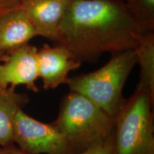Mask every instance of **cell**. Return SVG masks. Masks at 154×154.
Here are the masks:
<instances>
[{"instance_id": "1", "label": "cell", "mask_w": 154, "mask_h": 154, "mask_svg": "<svg viewBox=\"0 0 154 154\" xmlns=\"http://www.w3.org/2000/svg\"><path fill=\"white\" fill-rule=\"evenodd\" d=\"M137 29L121 0H72L55 43L80 62L96 63L105 53L134 49Z\"/></svg>"}, {"instance_id": "2", "label": "cell", "mask_w": 154, "mask_h": 154, "mask_svg": "<svg viewBox=\"0 0 154 154\" xmlns=\"http://www.w3.org/2000/svg\"><path fill=\"white\" fill-rule=\"evenodd\" d=\"M52 124L78 154L110 136L115 118L85 96L70 91L61 100L59 114Z\"/></svg>"}, {"instance_id": "3", "label": "cell", "mask_w": 154, "mask_h": 154, "mask_svg": "<svg viewBox=\"0 0 154 154\" xmlns=\"http://www.w3.org/2000/svg\"><path fill=\"white\" fill-rule=\"evenodd\" d=\"M136 64L134 49L119 51L95 72L69 78L67 84L70 91L85 96L115 118L126 99L124 85Z\"/></svg>"}, {"instance_id": "4", "label": "cell", "mask_w": 154, "mask_h": 154, "mask_svg": "<svg viewBox=\"0 0 154 154\" xmlns=\"http://www.w3.org/2000/svg\"><path fill=\"white\" fill-rule=\"evenodd\" d=\"M154 96L138 84L115 117L113 136L117 154H154Z\"/></svg>"}, {"instance_id": "5", "label": "cell", "mask_w": 154, "mask_h": 154, "mask_svg": "<svg viewBox=\"0 0 154 154\" xmlns=\"http://www.w3.org/2000/svg\"><path fill=\"white\" fill-rule=\"evenodd\" d=\"M14 143L24 151L38 154H75L64 136L54 124H44L23 110L16 116Z\"/></svg>"}, {"instance_id": "6", "label": "cell", "mask_w": 154, "mask_h": 154, "mask_svg": "<svg viewBox=\"0 0 154 154\" xmlns=\"http://www.w3.org/2000/svg\"><path fill=\"white\" fill-rule=\"evenodd\" d=\"M37 51L36 47L26 44L6 54L0 60V86L24 85L34 93L38 92Z\"/></svg>"}, {"instance_id": "7", "label": "cell", "mask_w": 154, "mask_h": 154, "mask_svg": "<svg viewBox=\"0 0 154 154\" xmlns=\"http://www.w3.org/2000/svg\"><path fill=\"white\" fill-rule=\"evenodd\" d=\"M82 63L68 49L59 44L51 47L44 44L37 51L38 78L46 90L67 84L69 72L79 68Z\"/></svg>"}, {"instance_id": "8", "label": "cell", "mask_w": 154, "mask_h": 154, "mask_svg": "<svg viewBox=\"0 0 154 154\" xmlns=\"http://www.w3.org/2000/svg\"><path fill=\"white\" fill-rule=\"evenodd\" d=\"M72 0H24L22 7L38 36L56 42L58 30Z\"/></svg>"}, {"instance_id": "9", "label": "cell", "mask_w": 154, "mask_h": 154, "mask_svg": "<svg viewBox=\"0 0 154 154\" xmlns=\"http://www.w3.org/2000/svg\"><path fill=\"white\" fill-rule=\"evenodd\" d=\"M38 36L22 6L0 14V51L7 53Z\"/></svg>"}, {"instance_id": "10", "label": "cell", "mask_w": 154, "mask_h": 154, "mask_svg": "<svg viewBox=\"0 0 154 154\" xmlns=\"http://www.w3.org/2000/svg\"><path fill=\"white\" fill-rule=\"evenodd\" d=\"M29 101L27 94L12 86H0V146L14 143V126L19 111Z\"/></svg>"}, {"instance_id": "11", "label": "cell", "mask_w": 154, "mask_h": 154, "mask_svg": "<svg viewBox=\"0 0 154 154\" xmlns=\"http://www.w3.org/2000/svg\"><path fill=\"white\" fill-rule=\"evenodd\" d=\"M134 49L140 67L138 84L147 87L154 96V32L138 33Z\"/></svg>"}, {"instance_id": "12", "label": "cell", "mask_w": 154, "mask_h": 154, "mask_svg": "<svg viewBox=\"0 0 154 154\" xmlns=\"http://www.w3.org/2000/svg\"><path fill=\"white\" fill-rule=\"evenodd\" d=\"M138 33L153 32L154 0H123Z\"/></svg>"}, {"instance_id": "13", "label": "cell", "mask_w": 154, "mask_h": 154, "mask_svg": "<svg viewBox=\"0 0 154 154\" xmlns=\"http://www.w3.org/2000/svg\"><path fill=\"white\" fill-rule=\"evenodd\" d=\"M78 154H117L113 142V134L101 143Z\"/></svg>"}, {"instance_id": "14", "label": "cell", "mask_w": 154, "mask_h": 154, "mask_svg": "<svg viewBox=\"0 0 154 154\" xmlns=\"http://www.w3.org/2000/svg\"><path fill=\"white\" fill-rule=\"evenodd\" d=\"M24 0H0V14L22 6Z\"/></svg>"}, {"instance_id": "15", "label": "cell", "mask_w": 154, "mask_h": 154, "mask_svg": "<svg viewBox=\"0 0 154 154\" xmlns=\"http://www.w3.org/2000/svg\"><path fill=\"white\" fill-rule=\"evenodd\" d=\"M0 154H38L32 153L24 151L18 146H16L14 143L8 144V145L0 146Z\"/></svg>"}, {"instance_id": "16", "label": "cell", "mask_w": 154, "mask_h": 154, "mask_svg": "<svg viewBox=\"0 0 154 154\" xmlns=\"http://www.w3.org/2000/svg\"><path fill=\"white\" fill-rule=\"evenodd\" d=\"M6 54L7 53H4V52H2V51H0V60H2V59L4 56H5Z\"/></svg>"}, {"instance_id": "17", "label": "cell", "mask_w": 154, "mask_h": 154, "mask_svg": "<svg viewBox=\"0 0 154 154\" xmlns=\"http://www.w3.org/2000/svg\"><path fill=\"white\" fill-rule=\"evenodd\" d=\"M121 1H123V0H121Z\"/></svg>"}]
</instances>
